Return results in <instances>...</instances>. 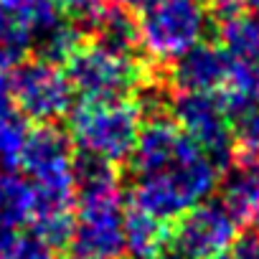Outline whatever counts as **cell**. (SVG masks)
<instances>
[{"mask_svg":"<svg viewBox=\"0 0 259 259\" xmlns=\"http://www.w3.org/2000/svg\"><path fill=\"white\" fill-rule=\"evenodd\" d=\"M165 221L135 206L130 213H124V251H130L135 259H158L165 246Z\"/></svg>","mask_w":259,"mask_h":259,"instance_id":"obj_14","label":"cell"},{"mask_svg":"<svg viewBox=\"0 0 259 259\" xmlns=\"http://www.w3.org/2000/svg\"><path fill=\"white\" fill-rule=\"evenodd\" d=\"M208 11L203 0H145L138 16V38L158 64H173L203 41Z\"/></svg>","mask_w":259,"mask_h":259,"instance_id":"obj_3","label":"cell"},{"mask_svg":"<svg viewBox=\"0 0 259 259\" xmlns=\"http://www.w3.org/2000/svg\"><path fill=\"white\" fill-rule=\"evenodd\" d=\"M0 259H56L54 246L36 234H18L16 229H0Z\"/></svg>","mask_w":259,"mask_h":259,"instance_id":"obj_16","label":"cell"},{"mask_svg":"<svg viewBox=\"0 0 259 259\" xmlns=\"http://www.w3.org/2000/svg\"><path fill=\"white\" fill-rule=\"evenodd\" d=\"M224 206L239 224L254 216L259 208V160L231 158L224 181Z\"/></svg>","mask_w":259,"mask_h":259,"instance_id":"obj_10","label":"cell"},{"mask_svg":"<svg viewBox=\"0 0 259 259\" xmlns=\"http://www.w3.org/2000/svg\"><path fill=\"white\" fill-rule=\"evenodd\" d=\"M99 44L114 49V51H122V54H133L138 46H140V38H138V18L133 16V11H127L122 6H114V8H99L89 21H87Z\"/></svg>","mask_w":259,"mask_h":259,"instance_id":"obj_13","label":"cell"},{"mask_svg":"<svg viewBox=\"0 0 259 259\" xmlns=\"http://www.w3.org/2000/svg\"><path fill=\"white\" fill-rule=\"evenodd\" d=\"M66 76L71 89L84 99H124L140 89L145 69L133 59V54H122L92 41L81 44L66 59Z\"/></svg>","mask_w":259,"mask_h":259,"instance_id":"obj_4","label":"cell"},{"mask_svg":"<svg viewBox=\"0 0 259 259\" xmlns=\"http://www.w3.org/2000/svg\"><path fill=\"white\" fill-rule=\"evenodd\" d=\"M0 11L11 21L23 46L28 49L46 28L61 21L54 0H0Z\"/></svg>","mask_w":259,"mask_h":259,"instance_id":"obj_11","label":"cell"},{"mask_svg":"<svg viewBox=\"0 0 259 259\" xmlns=\"http://www.w3.org/2000/svg\"><path fill=\"white\" fill-rule=\"evenodd\" d=\"M239 221L224 201H201L178 216L158 259H213L231 249Z\"/></svg>","mask_w":259,"mask_h":259,"instance_id":"obj_5","label":"cell"},{"mask_svg":"<svg viewBox=\"0 0 259 259\" xmlns=\"http://www.w3.org/2000/svg\"><path fill=\"white\" fill-rule=\"evenodd\" d=\"M36 206L33 183L13 168L0 165V229H18L31 221Z\"/></svg>","mask_w":259,"mask_h":259,"instance_id":"obj_12","label":"cell"},{"mask_svg":"<svg viewBox=\"0 0 259 259\" xmlns=\"http://www.w3.org/2000/svg\"><path fill=\"white\" fill-rule=\"evenodd\" d=\"M69 140L79 153L94 155L109 163H122L133 155L143 114L140 104L124 99H84L76 109H69Z\"/></svg>","mask_w":259,"mask_h":259,"instance_id":"obj_2","label":"cell"},{"mask_svg":"<svg viewBox=\"0 0 259 259\" xmlns=\"http://www.w3.org/2000/svg\"><path fill=\"white\" fill-rule=\"evenodd\" d=\"M8 84L18 112L41 124L56 122L74 104V89L66 71L41 56L16 66Z\"/></svg>","mask_w":259,"mask_h":259,"instance_id":"obj_7","label":"cell"},{"mask_svg":"<svg viewBox=\"0 0 259 259\" xmlns=\"http://www.w3.org/2000/svg\"><path fill=\"white\" fill-rule=\"evenodd\" d=\"M145 3V0H114V6H122V8H127V11H135V8H140Z\"/></svg>","mask_w":259,"mask_h":259,"instance_id":"obj_23","label":"cell"},{"mask_svg":"<svg viewBox=\"0 0 259 259\" xmlns=\"http://www.w3.org/2000/svg\"><path fill=\"white\" fill-rule=\"evenodd\" d=\"M231 158H251L259 160V102L251 104L236 119V138Z\"/></svg>","mask_w":259,"mask_h":259,"instance_id":"obj_18","label":"cell"},{"mask_svg":"<svg viewBox=\"0 0 259 259\" xmlns=\"http://www.w3.org/2000/svg\"><path fill=\"white\" fill-rule=\"evenodd\" d=\"M219 46L224 49L234 71L259 81V18L239 13L221 21Z\"/></svg>","mask_w":259,"mask_h":259,"instance_id":"obj_9","label":"cell"},{"mask_svg":"<svg viewBox=\"0 0 259 259\" xmlns=\"http://www.w3.org/2000/svg\"><path fill=\"white\" fill-rule=\"evenodd\" d=\"M219 176L221 168L188 138L173 163L155 173L138 176L133 186V206L160 221L178 219L211 196Z\"/></svg>","mask_w":259,"mask_h":259,"instance_id":"obj_1","label":"cell"},{"mask_svg":"<svg viewBox=\"0 0 259 259\" xmlns=\"http://www.w3.org/2000/svg\"><path fill=\"white\" fill-rule=\"evenodd\" d=\"M81 44H84V33L79 31V26H74V23H69V21H64V18L56 21L51 28H46V31L33 41L38 56L46 59V61H54V64L66 61Z\"/></svg>","mask_w":259,"mask_h":259,"instance_id":"obj_15","label":"cell"},{"mask_svg":"<svg viewBox=\"0 0 259 259\" xmlns=\"http://www.w3.org/2000/svg\"><path fill=\"white\" fill-rule=\"evenodd\" d=\"M229 259H259V231L236 236Z\"/></svg>","mask_w":259,"mask_h":259,"instance_id":"obj_19","label":"cell"},{"mask_svg":"<svg viewBox=\"0 0 259 259\" xmlns=\"http://www.w3.org/2000/svg\"><path fill=\"white\" fill-rule=\"evenodd\" d=\"M244 8H246L254 18H259V0H244Z\"/></svg>","mask_w":259,"mask_h":259,"instance_id":"obj_24","label":"cell"},{"mask_svg":"<svg viewBox=\"0 0 259 259\" xmlns=\"http://www.w3.org/2000/svg\"><path fill=\"white\" fill-rule=\"evenodd\" d=\"M26 122L18 114H11L6 122H0V165L16 168L21 163V153L26 145Z\"/></svg>","mask_w":259,"mask_h":259,"instance_id":"obj_17","label":"cell"},{"mask_svg":"<svg viewBox=\"0 0 259 259\" xmlns=\"http://www.w3.org/2000/svg\"><path fill=\"white\" fill-rule=\"evenodd\" d=\"M213 259H229V256H226V254H221V256H213Z\"/></svg>","mask_w":259,"mask_h":259,"instance_id":"obj_25","label":"cell"},{"mask_svg":"<svg viewBox=\"0 0 259 259\" xmlns=\"http://www.w3.org/2000/svg\"><path fill=\"white\" fill-rule=\"evenodd\" d=\"M170 112L173 122L203 148L221 170H226L234 155V133L221 97L216 92H176Z\"/></svg>","mask_w":259,"mask_h":259,"instance_id":"obj_6","label":"cell"},{"mask_svg":"<svg viewBox=\"0 0 259 259\" xmlns=\"http://www.w3.org/2000/svg\"><path fill=\"white\" fill-rule=\"evenodd\" d=\"M11 114H16V104L11 97V84L8 76H0V122H6Z\"/></svg>","mask_w":259,"mask_h":259,"instance_id":"obj_22","label":"cell"},{"mask_svg":"<svg viewBox=\"0 0 259 259\" xmlns=\"http://www.w3.org/2000/svg\"><path fill=\"white\" fill-rule=\"evenodd\" d=\"M229 69L224 49L201 41L173 61L170 81L176 92H219L229 79Z\"/></svg>","mask_w":259,"mask_h":259,"instance_id":"obj_8","label":"cell"},{"mask_svg":"<svg viewBox=\"0 0 259 259\" xmlns=\"http://www.w3.org/2000/svg\"><path fill=\"white\" fill-rule=\"evenodd\" d=\"M56 8L71 16H79L84 21H89L99 8H102V0H54Z\"/></svg>","mask_w":259,"mask_h":259,"instance_id":"obj_20","label":"cell"},{"mask_svg":"<svg viewBox=\"0 0 259 259\" xmlns=\"http://www.w3.org/2000/svg\"><path fill=\"white\" fill-rule=\"evenodd\" d=\"M203 3H206L208 16H213L219 23L229 21L244 11V0H203Z\"/></svg>","mask_w":259,"mask_h":259,"instance_id":"obj_21","label":"cell"}]
</instances>
